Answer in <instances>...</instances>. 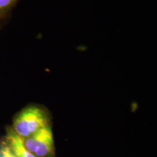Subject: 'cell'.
<instances>
[{"label":"cell","instance_id":"1","mask_svg":"<svg viewBox=\"0 0 157 157\" xmlns=\"http://www.w3.org/2000/svg\"><path fill=\"white\" fill-rule=\"evenodd\" d=\"M50 123L48 109L39 105H29L16 113L11 128L20 137L26 138L51 125Z\"/></svg>","mask_w":157,"mask_h":157},{"label":"cell","instance_id":"2","mask_svg":"<svg viewBox=\"0 0 157 157\" xmlns=\"http://www.w3.org/2000/svg\"><path fill=\"white\" fill-rule=\"evenodd\" d=\"M23 139V144L36 157H55V143L51 125Z\"/></svg>","mask_w":157,"mask_h":157},{"label":"cell","instance_id":"3","mask_svg":"<svg viewBox=\"0 0 157 157\" xmlns=\"http://www.w3.org/2000/svg\"><path fill=\"white\" fill-rule=\"evenodd\" d=\"M3 140L10 148L15 157H36L27 150L23 144V139L17 135L11 127L6 128V135Z\"/></svg>","mask_w":157,"mask_h":157},{"label":"cell","instance_id":"4","mask_svg":"<svg viewBox=\"0 0 157 157\" xmlns=\"http://www.w3.org/2000/svg\"><path fill=\"white\" fill-rule=\"evenodd\" d=\"M20 0H0V31L2 29L12 17L13 10Z\"/></svg>","mask_w":157,"mask_h":157},{"label":"cell","instance_id":"5","mask_svg":"<svg viewBox=\"0 0 157 157\" xmlns=\"http://www.w3.org/2000/svg\"><path fill=\"white\" fill-rule=\"evenodd\" d=\"M0 157H15L10 148L7 146L5 142L2 140L0 145Z\"/></svg>","mask_w":157,"mask_h":157}]
</instances>
